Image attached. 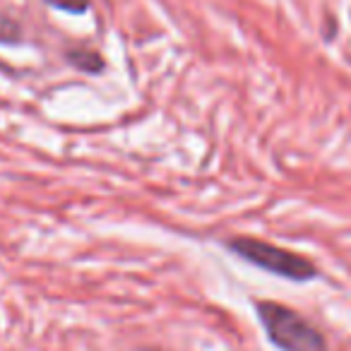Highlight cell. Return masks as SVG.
Segmentation results:
<instances>
[{
  "label": "cell",
  "instance_id": "1",
  "mask_svg": "<svg viewBox=\"0 0 351 351\" xmlns=\"http://www.w3.org/2000/svg\"><path fill=\"white\" fill-rule=\"evenodd\" d=\"M258 317L267 332L269 341L282 351H327V341L320 330L311 325L296 311L282 303L260 301L255 306Z\"/></svg>",
  "mask_w": 351,
  "mask_h": 351
},
{
  "label": "cell",
  "instance_id": "2",
  "mask_svg": "<svg viewBox=\"0 0 351 351\" xmlns=\"http://www.w3.org/2000/svg\"><path fill=\"white\" fill-rule=\"evenodd\" d=\"M239 258L245 263L255 265V267L265 269V272L279 274L284 279H293V282H308L317 274L315 265L306 260L303 255H296L291 250H284L279 245L265 243L258 239H234L229 243Z\"/></svg>",
  "mask_w": 351,
  "mask_h": 351
},
{
  "label": "cell",
  "instance_id": "3",
  "mask_svg": "<svg viewBox=\"0 0 351 351\" xmlns=\"http://www.w3.org/2000/svg\"><path fill=\"white\" fill-rule=\"evenodd\" d=\"M70 60H73L77 68L87 70V73H99L101 70V58L97 53H89V51H73L70 53Z\"/></svg>",
  "mask_w": 351,
  "mask_h": 351
},
{
  "label": "cell",
  "instance_id": "4",
  "mask_svg": "<svg viewBox=\"0 0 351 351\" xmlns=\"http://www.w3.org/2000/svg\"><path fill=\"white\" fill-rule=\"evenodd\" d=\"M46 3L58 8V10L73 12V15H82V12H87V8H89V0H46Z\"/></svg>",
  "mask_w": 351,
  "mask_h": 351
}]
</instances>
